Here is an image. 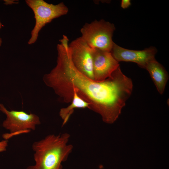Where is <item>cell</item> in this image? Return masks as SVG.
<instances>
[{
    "label": "cell",
    "instance_id": "1",
    "mask_svg": "<svg viewBox=\"0 0 169 169\" xmlns=\"http://www.w3.org/2000/svg\"><path fill=\"white\" fill-rule=\"evenodd\" d=\"M69 39L64 37L57 44L56 66L45 74L43 80L52 88L62 102L71 103L73 91L89 104L88 108L99 114L102 120L108 118L120 104L123 96L118 78L112 74L105 80L97 81L80 72L71 57Z\"/></svg>",
    "mask_w": 169,
    "mask_h": 169
},
{
    "label": "cell",
    "instance_id": "2",
    "mask_svg": "<svg viewBox=\"0 0 169 169\" xmlns=\"http://www.w3.org/2000/svg\"><path fill=\"white\" fill-rule=\"evenodd\" d=\"M70 137L67 133L50 134L34 142L32 147L35 163L26 169H62V163L67 160L73 148L68 143Z\"/></svg>",
    "mask_w": 169,
    "mask_h": 169
},
{
    "label": "cell",
    "instance_id": "3",
    "mask_svg": "<svg viewBox=\"0 0 169 169\" xmlns=\"http://www.w3.org/2000/svg\"><path fill=\"white\" fill-rule=\"evenodd\" d=\"M25 2L33 10L35 20L28 42L29 45L36 42L40 31L46 24L55 18L66 14L69 11L67 7L63 2L54 5L43 0H26Z\"/></svg>",
    "mask_w": 169,
    "mask_h": 169
},
{
    "label": "cell",
    "instance_id": "4",
    "mask_svg": "<svg viewBox=\"0 0 169 169\" xmlns=\"http://www.w3.org/2000/svg\"><path fill=\"white\" fill-rule=\"evenodd\" d=\"M115 29L113 23L103 19L95 20L83 26L80 31V37L91 48L111 52Z\"/></svg>",
    "mask_w": 169,
    "mask_h": 169
},
{
    "label": "cell",
    "instance_id": "5",
    "mask_svg": "<svg viewBox=\"0 0 169 169\" xmlns=\"http://www.w3.org/2000/svg\"><path fill=\"white\" fill-rule=\"evenodd\" d=\"M0 110L6 116L2 126L9 131V133L3 135L5 140H8L13 136L35 130L36 126L41 124L39 117L34 114H28L23 111L8 110L2 103H0Z\"/></svg>",
    "mask_w": 169,
    "mask_h": 169
},
{
    "label": "cell",
    "instance_id": "6",
    "mask_svg": "<svg viewBox=\"0 0 169 169\" xmlns=\"http://www.w3.org/2000/svg\"><path fill=\"white\" fill-rule=\"evenodd\" d=\"M72 62L81 73L94 80L92 49L81 37L72 41L69 44Z\"/></svg>",
    "mask_w": 169,
    "mask_h": 169
},
{
    "label": "cell",
    "instance_id": "7",
    "mask_svg": "<svg viewBox=\"0 0 169 169\" xmlns=\"http://www.w3.org/2000/svg\"><path fill=\"white\" fill-rule=\"evenodd\" d=\"M92 49L94 80L97 81H103L110 77L120 66L119 62L110 52Z\"/></svg>",
    "mask_w": 169,
    "mask_h": 169
},
{
    "label": "cell",
    "instance_id": "8",
    "mask_svg": "<svg viewBox=\"0 0 169 169\" xmlns=\"http://www.w3.org/2000/svg\"><path fill=\"white\" fill-rule=\"evenodd\" d=\"M157 49L151 47L141 50L127 49L121 47L114 42L111 53L118 62H132L136 63L140 67L145 69L147 64L155 59Z\"/></svg>",
    "mask_w": 169,
    "mask_h": 169
},
{
    "label": "cell",
    "instance_id": "9",
    "mask_svg": "<svg viewBox=\"0 0 169 169\" xmlns=\"http://www.w3.org/2000/svg\"><path fill=\"white\" fill-rule=\"evenodd\" d=\"M145 69L149 72L158 92L162 94L168 79V73L164 68L154 59L147 64Z\"/></svg>",
    "mask_w": 169,
    "mask_h": 169
},
{
    "label": "cell",
    "instance_id": "10",
    "mask_svg": "<svg viewBox=\"0 0 169 169\" xmlns=\"http://www.w3.org/2000/svg\"><path fill=\"white\" fill-rule=\"evenodd\" d=\"M73 97L71 104L65 108L61 109L59 115L63 120L62 126L64 125L68 121L70 117L75 108H88L89 104L80 98L74 91H73Z\"/></svg>",
    "mask_w": 169,
    "mask_h": 169
},
{
    "label": "cell",
    "instance_id": "11",
    "mask_svg": "<svg viewBox=\"0 0 169 169\" xmlns=\"http://www.w3.org/2000/svg\"><path fill=\"white\" fill-rule=\"evenodd\" d=\"M8 143V140H6L0 141V152L6 151Z\"/></svg>",
    "mask_w": 169,
    "mask_h": 169
},
{
    "label": "cell",
    "instance_id": "12",
    "mask_svg": "<svg viewBox=\"0 0 169 169\" xmlns=\"http://www.w3.org/2000/svg\"><path fill=\"white\" fill-rule=\"evenodd\" d=\"M131 2L130 0H122L121 3V7L123 9L129 7L131 5Z\"/></svg>",
    "mask_w": 169,
    "mask_h": 169
},
{
    "label": "cell",
    "instance_id": "13",
    "mask_svg": "<svg viewBox=\"0 0 169 169\" xmlns=\"http://www.w3.org/2000/svg\"><path fill=\"white\" fill-rule=\"evenodd\" d=\"M2 26H3V25L0 20V29L2 28ZM2 43V39L0 37V47L1 46Z\"/></svg>",
    "mask_w": 169,
    "mask_h": 169
},
{
    "label": "cell",
    "instance_id": "14",
    "mask_svg": "<svg viewBox=\"0 0 169 169\" xmlns=\"http://www.w3.org/2000/svg\"></svg>",
    "mask_w": 169,
    "mask_h": 169
}]
</instances>
